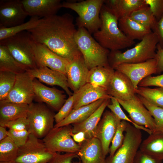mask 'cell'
I'll return each mask as SVG.
<instances>
[{
	"label": "cell",
	"mask_w": 163,
	"mask_h": 163,
	"mask_svg": "<svg viewBox=\"0 0 163 163\" xmlns=\"http://www.w3.org/2000/svg\"><path fill=\"white\" fill-rule=\"evenodd\" d=\"M77 157L78 156L76 153L60 154L56 152L48 163H72L73 160Z\"/></svg>",
	"instance_id": "f6af8a7d"
},
{
	"label": "cell",
	"mask_w": 163,
	"mask_h": 163,
	"mask_svg": "<svg viewBox=\"0 0 163 163\" xmlns=\"http://www.w3.org/2000/svg\"><path fill=\"white\" fill-rule=\"evenodd\" d=\"M16 74L8 71H0V101L4 100L15 84Z\"/></svg>",
	"instance_id": "d590c367"
},
{
	"label": "cell",
	"mask_w": 163,
	"mask_h": 163,
	"mask_svg": "<svg viewBox=\"0 0 163 163\" xmlns=\"http://www.w3.org/2000/svg\"><path fill=\"white\" fill-rule=\"evenodd\" d=\"M55 115L43 103L32 102L27 115L29 132L39 139L43 138L54 128Z\"/></svg>",
	"instance_id": "52a82bcc"
},
{
	"label": "cell",
	"mask_w": 163,
	"mask_h": 163,
	"mask_svg": "<svg viewBox=\"0 0 163 163\" xmlns=\"http://www.w3.org/2000/svg\"><path fill=\"white\" fill-rule=\"evenodd\" d=\"M137 95L154 118L158 131H163V108L154 105L143 97Z\"/></svg>",
	"instance_id": "74e56055"
},
{
	"label": "cell",
	"mask_w": 163,
	"mask_h": 163,
	"mask_svg": "<svg viewBox=\"0 0 163 163\" xmlns=\"http://www.w3.org/2000/svg\"><path fill=\"white\" fill-rule=\"evenodd\" d=\"M135 94L153 105L163 108V88L158 87L152 88L138 87L135 89Z\"/></svg>",
	"instance_id": "1f68e13d"
},
{
	"label": "cell",
	"mask_w": 163,
	"mask_h": 163,
	"mask_svg": "<svg viewBox=\"0 0 163 163\" xmlns=\"http://www.w3.org/2000/svg\"><path fill=\"white\" fill-rule=\"evenodd\" d=\"M117 100L136 124L143 126L153 132L158 131L154 118L137 95L135 94L132 98L127 101Z\"/></svg>",
	"instance_id": "8fae6325"
},
{
	"label": "cell",
	"mask_w": 163,
	"mask_h": 163,
	"mask_svg": "<svg viewBox=\"0 0 163 163\" xmlns=\"http://www.w3.org/2000/svg\"><path fill=\"white\" fill-rule=\"evenodd\" d=\"M79 144L80 149L77 155L82 163H105L106 156L98 139L94 137Z\"/></svg>",
	"instance_id": "7402d4cb"
},
{
	"label": "cell",
	"mask_w": 163,
	"mask_h": 163,
	"mask_svg": "<svg viewBox=\"0 0 163 163\" xmlns=\"http://www.w3.org/2000/svg\"><path fill=\"white\" fill-rule=\"evenodd\" d=\"M56 153L49 151L43 140L30 133L26 143L19 148L17 163H48Z\"/></svg>",
	"instance_id": "30bf717a"
},
{
	"label": "cell",
	"mask_w": 163,
	"mask_h": 163,
	"mask_svg": "<svg viewBox=\"0 0 163 163\" xmlns=\"http://www.w3.org/2000/svg\"><path fill=\"white\" fill-rule=\"evenodd\" d=\"M71 135L74 140L78 144L82 143L86 139L85 133L82 132L75 133H73L72 132Z\"/></svg>",
	"instance_id": "681fc988"
},
{
	"label": "cell",
	"mask_w": 163,
	"mask_h": 163,
	"mask_svg": "<svg viewBox=\"0 0 163 163\" xmlns=\"http://www.w3.org/2000/svg\"><path fill=\"white\" fill-rule=\"evenodd\" d=\"M26 71L40 81L50 85L60 87L69 96L73 94L69 90L66 75L60 72L47 67H40Z\"/></svg>",
	"instance_id": "44dd1931"
},
{
	"label": "cell",
	"mask_w": 163,
	"mask_h": 163,
	"mask_svg": "<svg viewBox=\"0 0 163 163\" xmlns=\"http://www.w3.org/2000/svg\"><path fill=\"white\" fill-rule=\"evenodd\" d=\"M30 134L27 130L18 131L9 129L8 130V136L19 148L26 143Z\"/></svg>",
	"instance_id": "60d3db41"
},
{
	"label": "cell",
	"mask_w": 163,
	"mask_h": 163,
	"mask_svg": "<svg viewBox=\"0 0 163 163\" xmlns=\"http://www.w3.org/2000/svg\"><path fill=\"white\" fill-rule=\"evenodd\" d=\"M104 0H87L78 2L69 1L62 3V7L71 9L75 12L78 17L76 24L78 28L84 27L91 34L100 28L101 21L100 17L101 9Z\"/></svg>",
	"instance_id": "8992f818"
},
{
	"label": "cell",
	"mask_w": 163,
	"mask_h": 163,
	"mask_svg": "<svg viewBox=\"0 0 163 163\" xmlns=\"http://www.w3.org/2000/svg\"><path fill=\"white\" fill-rule=\"evenodd\" d=\"M0 163H17L14 161H7L1 162L0 161Z\"/></svg>",
	"instance_id": "816d5d0a"
},
{
	"label": "cell",
	"mask_w": 163,
	"mask_h": 163,
	"mask_svg": "<svg viewBox=\"0 0 163 163\" xmlns=\"http://www.w3.org/2000/svg\"><path fill=\"white\" fill-rule=\"evenodd\" d=\"M104 4L118 20L129 16L133 12L146 5L144 0H105Z\"/></svg>",
	"instance_id": "484cf974"
},
{
	"label": "cell",
	"mask_w": 163,
	"mask_h": 163,
	"mask_svg": "<svg viewBox=\"0 0 163 163\" xmlns=\"http://www.w3.org/2000/svg\"><path fill=\"white\" fill-rule=\"evenodd\" d=\"M128 122L121 120L118 125L116 133L111 141L109 149V157H112L122 145L124 138V133L126 129Z\"/></svg>",
	"instance_id": "8d00e7d4"
},
{
	"label": "cell",
	"mask_w": 163,
	"mask_h": 163,
	"mask_svg": "<svg viewBox=\"0 0 163 163\" xmlns=\"http://www.w3.org/2000/svg\"><path fill=\"white\" fill-rule=\"evenodd\" d=\"M162 161L154 158L139 150L137 153L133 163H162Z\"/></svg>",
	"instance_id": "bcb514c9"
},
{
	"label": "cell",
	"mask_w": 163,
	"mask_h": 163,
	"mask_svg": "<svg viewBox=\"0 0 163 163\" xmlns=\"http://www.w3.org/2000/svg\"><path fill=\"white\" fill-rule=\"evenodd\" d=\"M110 100V98L105 99L100 107L83 122L72 124V133H75L80 132H83L85 133L86 139L94 137L101 117L109 103Z\"/></svg>",
	"instance_id": "cb8c5ba5"
},
{
	"label": "cell",
	"mask_w": 163,
	"mask_h": 163,
	"mask_svg": "<svg viewBox=\"0 0 163 163\" xmlns=\"http://www.w3.org/2000/svg\"><path fill=\"white\" fill-rule=\"evenodd\" d=\"M72 163H82L81 161H75V162H72Z\"/></svg>",
	"instance_id": "f5cc1de1"
},
{
	"label": "cell",
	"mask_w": 163,
	"mask_h": 163,
	"mask_svg": "<svg viewBox=\"0 0 163 163\" xmlns=\"http://www.w3.org/2000/svg\"><path fill=\"white\" fill-rule=\"evenodd\" d=\"M71 125L54 127L43 139L47 149L53 153L65 152L77 153L80 145L73 139Z\"/></svg>",
	"instance_id": "9c48e42d"
},
{
	"label": "cell",
	"mask_w": 163,
	"mask_h": 163,
	"mask_svg": "<svg viewBox=\"0 0 163 163\" xmlns=\"http://www.w3.org/2000/svg\"><path fill=\"white\" fill-rule=\"evenodd\" d=\"M40 18L32 16L27 22L16 26L8 27H0V40L33 28L37 25Z\"/></svg>",
	"instance_id": "836d02e7"
},
{
	"label": "cell",
	"mask_w": 163,
	"mask_h": 163,
	"mask_svg": "<svg viewBox=\"0 0 163 163\" xmlns=\"http://www.w3.org/2000/svg\"><path fill=\"white\" fill-rule=\"evenodd\" d=\"M10 53L26 70L38 68L34 57L36 43L30 34L24 31L0 40Z\"/></svg>",
	"instance_id": "277c9868"
},
{
	"label": "cell",
	"mask_w": 163,
	"mask_h": 163,
	"mask_svg": "<svg viewBox=\"0 0 163 163\" xmlns=\"http://www.w3.org/2000/svg\"><path fill=\"white\" fill-rule=\"evenodd\" d=\"M34 100L37 103H45L59 111L65 103L66 95L62 91L42 84L37 78L33 81Z\"/></svg>",
	"instance_id": "2e32d148"
},
{
	"label": "cell",
	"mask_w": 163,
	"mask_h": 163,
	"mask_svg": "<svg viewBox=\"0 0 163 163\" xmlns=\"http://www.w3.org/2000/svg\"><path fill=\"white\" fill-rule=\"evenodd\" d=\"M158 21L163 16V0H144Z\"/></svg>",
	"instance_id": "7bdbcfd3"
},
{
	"label": "cell",
	"mask_w": 163,
	"mask_h": 163,
	"mask_svg": "<svg viewBox=\"0 0 163 163\" xmlns=\"http://www.w3.org/2000/svg\"><path fill=\"white\" fill-rule=\"evenodd\" d=\"M89 69L82 54L69 62L66 67V73L69 88L74 93L86 83Z\"/></svg>",
	"instance_id": "e0dca14e"
},
{
	"label": "cell",
	"mask_w": 163,
	"mask_h": 163,
	"mask_svg": "<svg viewBox=\"0 0 163 163\" xmlns=\"http://www.w3.org/2000/svg\"><path fill=\"white\" fill-rule=\"evenodd\" d=\"M28 15L42 18L56 14L62 7L60 0H22Z\"/></svg>",
	"instance_id": "ffe728a7"
},
{
	"label": "cell",
	"mask_w": 163,
	"mask_h": 163,
	"mask_svg": "<svg viewBox=\"0 0 163 163\" xmlns=\"http://www.w3.org/2000/svg\"><path fill=\"white\" fill-rule=\"evenodd\" d=\"M4 127L16 130L28 131L29 124L27 117H23L8 122L5 124Z\"/></svg>",
	"instance_id": "b9f144b4"
},
{
	"label": "cell",
	"mask_w": 163,
	"mask_h": 163,
	"mask_svg": "<svg viewBox=\"0 0 163 163\" xmlns=\"http://www.w3.org/2000/svg\"><path fill=\"white\" fill-rule=\"evenodd\" d=\"M101 21L100 29L93 34L94 39L103 47L111 51L130 47L134 44V40L127 37L120 30L118 19L105 5L100 13Z\"/></svg>",
	"instance_id": "7a4b0ae2"
},
{
	"label": "cell",
	"mask_w": 163,
	"mask_h": 163,
	"mask_svg": "<svg viewBox=\"0 0 163 163\" xmlns=\"http://www.w3.org/2000/svg\"><path fill=\"white\" fill-rule=\"evenodd\" d=\"M139 149L156 159L163 161V131L153 132L142 141Z\"/></svg>",
	"instance_id": "83f0119b"
},
{
	"label": "cell",
	"mask_w": 163,
	"mask_h": 163,
	"mask_svg": "<svg viewBox=\"0 0 163 163\" xmlns=\"http://www.w3.org/2000/svg\"><path fill=\"white\" fill-rule=\"evenodd\" d=\"M152 32H155L158 37V43L157 45L163 48V16L157 21Z\"/></svg>",
	"instance_id": "7dc6e473"
},
{
	"label": "cell",
	"mask_w": 163,
	"mask_h": 163,
	"mask_svg": "<svg viewBox=\"0 0 163 163\" xmlns=\"http://www.w3.org/2000/svg\"><path fill=\"white\" fill-rule=\"evenodd\" d=\"M29 105L0 101V126L8 122L26 117Z\"/></svg>",
	"instance_id": "f1b7e54d"
},
{
	"label": "cell",
	"mask_w": 163,
	"mask_h": 163,
	"mask_svg": "<svg viewBox=\"0 0 163 163\" xmlns=\"http://www.w3.org/2000/svg\"><path fill=\"white\" fill-rule=\"evenodd\" d=\"M118 25L126 36L133 40L135 39L141 40L152 32L150 28L134 20L129 16L119 19Z\"/></svg>",
	"instance_id": "d4e9b609"
},
{
	"label": "cell",
	"mask_w": 163,
	"mask_h": 163,
	"mask_svg": "<svg viewBox=\"0 0 163 163\" xmlns=\"http://www.w3.org/2000/svg\"><path fill=\"white\" fill-rule=\"evenodd\" d=\"M19 147L8 136L0 141V161H14Z\"/></svg>",
	"instance_id": "e575fe53"
},
{
	"label": "cell",
	"mask_w": 163,
	"mask_h": 163,
	"mask_svg": "<svg viewBox=\"0 0 163 163\" xmlns=\"http://www.w3.org/2000/svg\"><path fill=\"white\" fill-rule=\"evenodd\" d=\"M74 94L75 99L73 110L88 105L100 99L110 97L106 89L88 83Z\"/></svg>",
	"instance_id": "603a6c76"
},
{
	"label": "cell",
	"mask_w": 163,
	"mask_h": 163,
	"mask_svg": "<svg viewBox=\"0 0 163 163\" xmlns=\"http://www.w3.org/2000/svg\"><path fill=\"white\" fill-rule=\"evenodd\" d=\"M121 146L112 157L106 158L105 163H133L142 141L141 130L128 122Z\"/></svg>",
	"instance_id": "ba28073f"
},
{
	"label": "cell",
	"mask_w": 163,
	"mask_h": 163,
	"mask_svg": "<svg viewBox=\"0 0 163 163\" xmlns=\"http://www.w3.org/2000/svg\"><path fill=\"white\" fill-rule=\"evenodd\" d=\"M34 78L27 71L16 74L14 85L5 101L30 104L34 99L33 81Z\"/></svg>",
	"instance_id": "7c38bea8"
},
{
	"label": "cell",
	"mask_w": 163,
	"mask_h": 163,
	"mask_svg": "<svg viewBox=\"0 0 163 163\" xmlns=\"http://www.w3.org/2000/svg\"><path fill=\"white\" fill-rule=\"evenodd\" d=\"M75 40L89 69L97 66L110 65L109 50L102 46L85 28H78Z\"/></svg>",
	"instance_id": "5b68a950"
},
{
	"label": "cell",
	"mask_w": 163,
	"mask_h": 163,
	"mask_svg": "<svg viewBox=\"0 0 163 163\" xmlns=\"http://www.w3.org/2000/svg\"><path fill=\"white\" fill-rule=\"evenodd\" d=\"M113 68L128 76L136 89L142 79L152 74H157V62L154 58L140 63H121Z\"/></svg>",
	"instance_id": "4fadbf2b"
},
{
	"label": "cell",
	"mask_w": 163,
	"mask_h": 163,
	"mask_svg": "<svg viewBox=\"0 0 163 163\" xmlns=\"http://www.w3.org/2000/svg\"><path fill=\"white\" fill-rule=\"evenodd\" d=\"M115 71L110 65L94 67L89 70L86 83L101 87L107 90Z\"/></svg>",
	"instance_id": "f546056e"
},
{
	"label": "cell",
	"mask_w": 163,
	"mask_h": 163,
	"mask_svg": "<svg viewBox=\"0 0 163 163\" xmlns=\"http://www.w3.org/2000/svg\"><path fill=\"white\" fill-rule=\"evenodd\" d=\"M158 43L156 34L152 32L135 46L124 52L111 51L108 56L109 64L113 68L121 63H140L155 58Z\"/></svg>",
	"instance_id": "3957f363"
},
{
	"label": "cell",
	"mask_w": 163,
	"mask_h": 163,
	"mask_svg": "<svg viewBox=\"0 0 163 163\" xmlns=\"http://www.w3.org/2000/svg\"><path fill=\"white\" fill-rule=\"evenodd\" d=\"M110 100L111 103H109L107 107L118 118L121 120H125L131 123L135 127L138 129L143 130L146 132L148 131L147 128L143 126L137 125L128 117L121 108L120 104L117 99L113 97L110 96Z\"/></svg>",
	"instance_id": "f35d334b"
},
{
	"label": "cell",
	"mask_w": 163,
	"mask_h": 163,
	"mask_svg": "<svg viewBox=\"0 0 163 163\" xmlns=\"http://www.w3.org/2000/svg\"><path fill=\"white\" fill-rule=\"evenodd\" d=\"M28 15L21 0L0 1V27H11L22 24Z\"/></svg>",
	"instance_id": "5bb4252c"
},
{
	"label": "cell",
	"mask_w": 163,
	"mask_h": 163,
	"mask_svg": "<svg viewBox=\"0 0 163 163\" xmlns=\"http://www.w3.org/2000/svg\"><path fill=\"white\" fill-rule=\"evenodd\" d=\"M155 86L163 88V74L155 76H149L142 79L138 87Z\"/></svg>",
	"instance_id": "ee69618b"
},
{
	"label": "cell",
	"mask_w": 163,
	"mask_h": 163,
	"mask_svg": "<svg viewBox=\"0 0 163 163\" xmlns=\"http://www.w3.org/2000/svg\"><path fill=\"white\" fill-rule=\"evenodd\" d=\"M134 20L150 28L152 31L157 21L146 5L133 12L129 16Z\"/></svg>",
	"instance_id": "d6a6232c"
},
{
	"label": "cell",
	"mask_w": 163,
	"mask_h": 163,
	"mask_svg": "<svg viewBox=\"0 0 163 163\" xmlns=\"http://www.w3.org/2000/svg\"><path fill=\"white\" fill-rule=\"evenodd\" d=\"M72 15L66 13L40 18L37 25L27 31L36 43L43 44L69 62L82 54L75 41L77 31Z\"/></svg>",
	"instance_id": "6da1fadb"
},
{
	"label": "cell",
	"mask_w": 163,
	"mask_h": 163,
	"mask_svg": "<svg viewBox=\"0 0 163 163\" xmlns=\"http://www.w3.org/2000/svg\"><path fill=\"white\" fill-rule=\"evenodd\" d=\"M75 99V94L69 96L65 103L54 116V119L56 124L60 122L70 113L73 109Z\"/></svg>",
	"instance_id": "ab89813d"
},
{
	"label": "cell",
	"mask_w": 163,
	"mask_h": 163,
	"mask_svg": "<svg viewBox=\"0 0 163 163\" xmlns=\"http://www.w3.org/2000/svg\"><path fill=\"white\" fill-rule=\"evenodd\" d=\"M106 99H101L88 105L72 110L67 117L59 123L56 124L54 127H59L83 122L93 113Z\"/></svg>",
	"instance_id": "4316f807"
},
{
	"label": "cell",
	"mask_w": 163,
	"mask_h": 163,
	"mask_svg": "<svg viewBox=\"0 0 163 163\" xmlns=\"http://www.w3.org/2000/svg\"><path fill=\"white\" fill-rule=\"evenodd\" d=\"M8 136V131L5 127L0 126V141Z\"/></svg>",
	"instance_id": "f907efd6"
},
{
	"label": "cell",
	"mask_w": 163,
	"mask_h": 163,
	"mask_svg": "<svg viewBox=\"0 0 163 163\" xmlns=\"http://www.w3.org/2000/svg\"><path fill=\"white\" fill-rule=\"evenodd\" d=\"M157 50L155 58L157 62V74H160L163 72V48L157 45Z\"/></svg>",
	"instance_id": "c3c4849f"
},
{
	"label": "cell",
	"mask_w": 163,
	"mask_h": 163,
	"mask_svg": "<svg viewBox=\"0 0 163 163\" xmlns=\"http://www.w3.org/2000/svg\"><path fill=\"white\" fill-rule=\"evenodd\" d=\"M135 89L128 76L115 70L107 90L110 96L117 99L127 101L136 94Z\"/></svg>",
	"instance_id": "d6986e66"
},
{
	"label": "cell",
	"mask_w": 163,
	"mask_h": 163,
	"mask_svg": "<svg viewBox=\"0 0 163 163\" xmlns=\"http://www.w3.org/2000/svg\"><path fill=\"white\" fill-rule=\"evenodd\" d=\"M97 126L94 137L100 141L105 155L109 152L110 144L121 121L111 111L106 110Z\"/></svg>",
	"instance_id": "9a60e30c"
},
{
	"label": "cell",
	"mask_w": 163,
	"mask_h": 163,
	"mask_svg": "<svg viewBox=\"0 0 163 163\" xmlns=\"http://www.w3.org/2000/svg\"><path fill=\"white\" fill-rule=\"evenodd\" d=\"M34 54L38 68L47 67L66 75V67L69 62L55 53L45 45L36 43Z\"/></svg>",
	"instance_id": "ac0fdd59"
},
{
	"label": "cell",
	"mask_w": 163,
	"mask_h": 163,
	"mask_svg": "<svg viewBox=\"0 0 163 163\" xmlns=\"http://www.w3.org/2000/svg\"><path fill=\"white\" fill-rule=\"evenodd\" d=\"M0 71H8L16 74L26 71L18 62L4 46L0 44Z\"/></svg>",
	"instance_id": "4dcf8cb0"
}]
</instances>
